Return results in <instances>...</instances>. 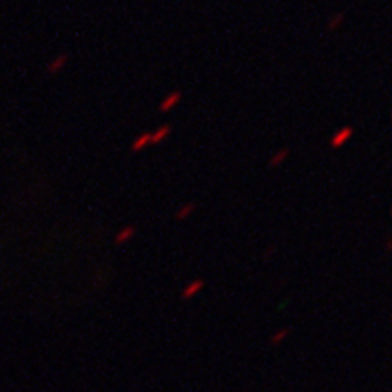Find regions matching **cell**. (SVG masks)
<instances>
[{"label": "cell", "mask_w": 392, "mask_h": 392, "mask_svg": "<svg viewBox=\"0 0 392 392\" xmlns=\"http://www.w3.org/2000/svg\"><path fill=\"white\" fill-rule=\"evenodd\" d=\"M352 134H354V128H352V126H342V128H338L336 132L332 134V138H330V148H332V150L342 148L348 140L352 138Z\"/></svg>", "instance_id": "cell-1"}, {"label": "cell", "mask_w": 392, "mask_h": 392, "mask_svg": "<svg viewBox=\"0 0 392 392\" xmlns=\"http://www.w3.org/2000/svg\"><path fill=\"white\" fill-rule=\"evenodd\" d=\"M136 232H138V226H134V224H126V226H122L116 234H114V244H126L128 240H132V238L136 236Z\"/></svg>", "instance_id": "cell-2"}, {"label": "cell", "mask_w": 392, "mask_h": 392, "mask_svg": "<svg viewBox=\"0 0 392 392\" xmlns=\"http://www.w3.org/2000/svg\"><path fill=\"white\" fill-rule=\"evenodd\" d=\"M202 288H204V280H202V278H196V280L188 282V284L182 288L180 298H182V300H190V298H194L196 294H198Z\"/></svg>", "instance_id": "cell-3"}, {"label": "cell", "mask_w": 392, "mask_h": 392, "mask_svg": "<svg viewBox=\"0 0 392 392\" xmlns=\"http://www.w3.org/2000/svg\"><path fill=\"white\" fill-rule=\"evenodd\" d=\"M180 100H182V92H180V90H172L170 94H166V96L162 98V102H160V106H158V110H160V112H168V110H172V108L176 106Z\"/></svg>", "instance_id": "cell-4"}, {"label": "cell", "mask_w": 392, "mask_h": 392, "mask_svg": "<svg viewBox=\"0 0 392 392\" xmlns=\"http://www.w3.org/2000/svg\"><path fill=\"white\" fill-rule=\"evenodd\" d=\"M172 134V126L170 124H162V126H158L154 132H150V144H160V142H164L168 136Z\"/></svg>", "instance_id": "cell-5"}, {"label": "cell", "mask_w": 392, "mask_h": 392, "mask_svg": "<svg viewBox=\"0 0 392 392\" xmlns=\"http://www.w3.org/2000/svg\"><path fill=\"white\" fill-rule=\"evenodd\" d=\"M288 156H290V148H286V146H284V148H280V150H276L274 154L268 158V166H270V168H278L280 164H284V162H286Z\"/></svg>", "instance_id": "cell-6"}, {"label": "cell", "mask_w": 392, "mask_h": 392, "mask_svg": "<svg viewBox=\"0 0 392 392\" xmlns=\"http://www.w3.org/2000/svg\"><path fill=\"white\" fill-rule=\"evenodd\" d=\"M66 62H68V56L66 54H60V56H56V58H52L50 62H48V66H46V72L48 74H58L64 66H66Z\"/></svg>", "instance_id": "cell-7"}, {"label": "cell", "mask_w": 392, "mask_h": 392, "mask_svg": "<svg viewBox=\"0 0 392 392\" xmlns=\"http://www.w3.org/2000/svg\"><path fill=\"white\" fill-rule=\"evenodd\" d=\"M146 146H150V132H142L140 136H136L130 144V150L132 152H142Z\"/></svg>", "instance_id": "cell-8"}, {"label": "cell", "mask_w": 392, "mask_h": 392, "mask_svg": "<svg viewBox=\"0 0 392 392\" xmlns=\"http://www.w3.org/2000/svg\"><path fill=\"white\" fill-rule=\"evenodd\" d=\"M196 210V202H186V204H180L176 208V212H174V218L176 220H186L188 216Z\"/></svg>", "instance_id": "cell-9"}, {"label": "cell", "mask_w": 392, "mask_h": 392, "mask_svg": "<svg viewBox=\"0 0 392 392\" xmlns=\"http://www.w3.org/2000/svg\"><path fill=\"white\" fill-rule=\"evenodd\" d=\"M288 334H290V328H280V330H276V332L270 336L268 342H270L272 346H278L280 342H284V340L288 338Z\"/></svg>", "instance_id": "cell-10"}, {"label": "cell", "mask_w": 392, "mask_h": 392, "mask_svg": "<svg viewBox=\"0 0 392 392\" xmlns=\"http://www.w3.org/2000/svg\"><path fill=\"white\" fill-rule=\"evenodd\" d=\"M342 20H344V16H342V14H336V16H334V18L330 20V24H328V28H330V30H336V26H338V24L342 22Z\"/></svg>", "instance_id": "cell-11"}, {"label": "cell", "mask_w": 392, "mask_h": 392, "mask_svg": "<svg viewBox=\"0 0 392 392\" xmlns=\"http://www.w3.org/2000/svg\"><path fill=\"white\" fill-rule=\"evenodd\" d=\"M272 252H274V248H272V246H270V248H266V252L262 254V258H264V260H268V258L272 256Z\"/></svg>", "instance_id": "cell-12"}]
</instances>
